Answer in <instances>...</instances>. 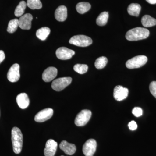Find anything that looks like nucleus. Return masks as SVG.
Returning a JSON list of instances; mask_svg holds the SVG:
<instances>
[{
	"label": "nucleus",
	"instance_id": "obj_9",
	"mask_svg": "<svg viewBox=\"0 0 156 156\" xmlns=\"http://www.w3.org/2000/svg\"><path fill=\"white\" fill-rule=\"evenodd\" d=\"M7 78L12 83H15L19 80L20 78L19 64L15 63L11 66L8 72Z\"/></svg>",
	"mask_w": 156,
	"mask_h": 156
},
{
	"label": "nucleus",
	"instance_id": "obj_3",
	"mask_svg": "<svg viewBox=\"0 0 156 156\" xmlns=\"http://www.w3.org/2000/svg\"><path fill=\"white\" fill-rule=\"evenodd\" d=\"M69 43L78 47H86L92 44V40L91 38L87 36L78 35L71 38Z\"/></svg>",
	"mask_w": 156,
	"mask_h": 156
},
{
	"label": "nucleus",
	"instance_id": "obj_27",
	"mask_svg": "<svg viewBox=\"0 0 156 156\" xmlns=\"http://www.w3.org/2000/svg\"><path fill=\"white\" fill-rule=\"evenodd\" d=\"M73 69L78 73L83 74L87 72L88 66L86 64H77L74 66Z\"/></svg>",
	"mask_w": 156,
	"mask_h": 156
},
{
	"label": "nucleus",
	"instance_id": "obj_32",
	"mask_svg": "<svg viewBox=\"0 0 156 156\" xmlns=\"http://www.w3.org/2000/svg\"><path fill=\"white\" fill-rule=\"evenodd\" d=\"M148 3L152 5H154L156 4V0H146Z\"/></svg>",
	"mask_w": 156,
	"mask_h": 156
},
{
	"label": "nucleus",
	"instance_id": "obj_4",
	"mask_svg": "<svg viewBox=\"0 0 156 156\" xmlns=\"http://www.w3.org/2000/svg\"><path fill=\"white\" fill-rule=\"evenodd\" d=\"M147 58L144 55L135 56L126 62V67L129 69L139 68L142 67L147 63Z\"/></svg>",
	"mask_w": 156,
	"mask_h": 156
},
{
	"label": "nucleus",
	"instance_id": "obj_5",
	"mask_svg": "<svg viewBox=\"0 0 156 156\" xmlns=\"http://www.w3.org/2000/svg\"><path fill=\"white\" fill-rule=\"evenodd\" d=\"M72 81V79L69 77L58 78L52 82L51 87L53 90L59 92L69 85Z\"/></svg>",
	"mask_w": 156,
	"mask_h": 156
},
{
	"label": "nucleus",
	"instance_id": "obj_20",
	"mask_svg": "<svg viewBox=\"0 0 156 156\" xmlns=\"http://www.w3.org/2000/svg\"><path fill=\"white\" fill-rule=\"evenodd\" d=\"M50 33V29L49 27H43L37 31L36 36L38 38L44 41L47 38Z\"/></svg>",
	"mask_w": 156,
	"mask_h": 156
},
{
	"label": "nucleus",
	"instance_id": "obj_14",
	"mask_svg": "<svg viewBox=\"0 0 156 156\" xmlns=\"http://www.w3.org/2000/svg\"><path fill=\"white\" fill-rule=\"evenodd\" d=\"M57 69L54 67H49L44 71L42 79L45 82H50L56 77L57 75Z\"/></svg>",
	"mask_w": 156,
	"mask_h": 156
},
{
	"label": "nucleus",
	"instance_id": "obj_18",
	"mask_svg": "<svg viewBox=\"0 0 156 156\" xmlns=\"http://www.w3.org/2000/svg\"><path fill=\"white\" fill-rule=\"evenodd\" d=\"M141 6L138 4L132 3L128 6V14L132 16L138 17L141 10Z\"/></svg>",
	"mask_w": 156,
	"mask_h": 156
},
{
	"label": "nucleus",
	"instance_id": "obj_29",
	"mask_svg": "<svg viewBox=\"0 0 156 156\" xmlns=\"http://www.w3.org/2000/svg\"><path fill=\"white\" fill-rule=\"evenodd\" d=\"M132 113L135 117H139L142 115L143 110L140 108L135 107L132 110Z\"/></svg>",
	"mask_w": 156,
	"mask_h": 156
},
{
	"label": "nucleus",
	"instance_id": "obj_24",
	"mask_svg": "<svg viewBox=\"0 0 156 156\" xmlns=\"http://www.w3.org/2000/svg\"><path fill=\"white\" fill-rule=\"evenodd\" d=\"M107 63V58L105 56H101L96 59L95 66L97 69H101L105 67Z\"/></svg>",
	"mask_w": 156,
	"mask_h": 156
},
{
	"label": "nucleus",
	"instance_id": "obj_15",
	"mask_svg": "<svg viewBox=\"0 0 156 156\" xmlns=\"http://www.w3.org/2000/svg\"><path fill=\"white\" fill-rule=\"evenodd\" d=\"M59 148L65 153L69 155L74 154L76 151V147L74 144L69 143L66 140L62 141L59 144Z\"/></svg>",
	"mask_w": 156,
	"mask_h": 156
},
{
	"label": "nucleus",
	"instance_id": "obj_8",
	"mask_svg": "<svg viewBox=\"0 0 156 156\" xmlns=\"http://www.w3.org/2000/svg\"><path fill=\"white\" fill-rule=\"evenodd\" d=\"M53 109L45 108L37 114L34 117V120L37 122H43L50 119L53 116Z\"/></svg>",
	"mask_w": 156,
	"mask_h": 156
},
{
	"label": "nucleus",
	"instance_id": "obj_16",
	"mask_svg": "<svg viewBox=\"0 0 156 156\" xmlns=\"http://www.w3.org/2000/svg\"><path fill=\"white\" fill-rule=\"evenodd\" d=\"M67 17V8L66 6H59L55 12V17L57 21L63 22L66 20Z\"/></svg>",
	"mask_w": 156,
	"mask_h": 156
},
{
	"label": "nucleus",
	"instance_id": "obj_19",
	"mask_svg": "<svg viewBox=\"0 0 156 156\" xmlns=\"http://www.w3.org/2000/svg\"><path fill=\"white\" fill-rule=\"evenodd\" d=\"M141 23L144 27H151L156 25V19L150 15H145L141 19Z\"/></svg>",
	"mask_w": 156,
	"mask_h": 156
},
{
	"label": "nucleus",
	"instance_id": "obj_28",
	"mask_svg": "<svg viewBox=\"0 0 156 156\" xmlns=\"http://www.w3.org/2000/svg\"><path fill=\"white\" fill-rule=\"evenodd\" d=\"M149 89L152 95L156 98V81H153L151 83Z\"/></svg>",
	"mask_w": 156,
	"mask_h": 156
},
{
	"label": "nucleus",
	"instance_id": "obj_2",
	"mask_svg": "<svg viewBox=\"0 0 156 156\" xmlns=\"http://www.w3.org/2000/svg\"><path fill=\"white\" fill-rule=\"evenodd\" d=\"M11 140L13 145V151L15 154H19L22 151L23 136L20 129L17 127H14L11 131Z\"/></svg>",
	"mask_w": 156,
	"mask_h": 156
},
{
	"label": "nucleus",
	"instance_id": "obj_21",
	"mask_svg": "<svg viewBox=\"0 0 156 156\" xmlns=\"http://www.w3.org/2000/svg\"><path fill=\"white\" fill-rule=\"evenodd\" d=\"M91 8V5L89 3L85 2L79 3L76 6L77 11L80 14H85L89 11Z\"/></svg>",
	"mask_w": 156,
	"mask_h": 156
},
{
	"label": "nucleus",
	"instance_id": "obj_23",
	"mask_svg": "<svg viewBox=\"0 0 156 156\" xmlns=\"http://www.w3.org/2000/svg\"><path fill=\"white\" fill-rule=\"evenodd\" d=\"M27 3L24 1H21L19 5L16 7L14 11V14L17 17H21L24 14V11L26 8Z\"/></svg>",
	"mask_w": 156,
	"mask_h": 156
},
{
	"label": "nucleus",
	"instance_id": "obj_25",
	"mask_svg": "<svg viewBox=\"0 0 156 156\" xmlns=\"http://www.w3.org/2000/svg\"><path fill=\"white\" fill-rule=\"evenodd\" d=\"M27 7L32 10L40 9L42 8V3L40 0H27Z\"/></svg>",
	"mask_w": 156,
	"mask_h": 156
},
{
	"label": "nucleus",
	"instance_id": "obj_17",
	"mask_svg": "<svg viewBox=\"0 0 156 156\" xmlns=\"http://www.w3.org/2000/svg\"><path fill=\"white\" fill-rule=\"evenodd\" d=\"M16 101L20 108L25 109L28 107L30 104V100L28 95L25 93H21L17 95Z\"/></svg>",
	"mask_w": 156,
	"mask_h": 156
},
{
	"label": "nucleus",
	"instance_id": "obj_22",
	"mask_svg": "<svg viewBox=\"0 0 156 156\" xmlns=\"http://www.w3.org/2000/svg\"><path fill=\"white\" fill-rule=\"evenodd\" d=\"M108 18V12L105 11L99 14V16L96 19V23L98 25L103 26L106 25Z\"/></svg>",
	"mask_w": 156,
	"mask_h": 156
},
{
	"label": "nucleus",
	"instance_id": "obj_26",
	"mask_svg": "<svg viewBox=\"0 0 156 156\" xmlns=\"http://www.w3.org/2000/svg\"><path fill=\"white\" fill-rule=\"evenodd\" d=\"M18 27H19L18 20L17 19L12 20L9 21L8 28H7V31L9 33H13L17 30Z\"/></svg>",
	"mask_w": 156,
	"mask_h": 156
},
{
	"label": "nucleus",
	"instance_id": "obj_33",
	"mask_svg": "<svg viewBox=\"0 0 156 156\" xmlns=\"http://www.w3.org/2000/svg\"></svg>",
	"mask_w": 156,
	"mask_h": 156
},
{
	"label": "nucleus",
	"instance_id": "obj_1",
	"mask_svg": "<svg viewBox=\"0 0 156 156\" xmlns=\"http://www.w3.org/2000/svg\"><path fill=\"white\" fill-rule=\"evenodd\" d=\"M150 34L148 30L137 27L128 30L126 34V38L129 41H137L147 38Z\"/></svg>",
	"mask_w": 156,
	"mask_h": 156
},
{
	"label": "nucleus",
	"instance_id": "obj_7",
	"mask_svg": "<svg viewBox=\"0 0 156 156\" xmlns=\"http://www.w3.org/2000/svg\"><path fill=\"white\" fill-rule=\"evenodd\" d=\"M97 148V142L95 139L87 140L83 145V152L86 156H93Z\"/></svg>",
	"mask_w": 156,
	"mask_h": 156
},
{
	"label": "nucleus",
	"instance_id": "obj_30",
	"mask_svg": "<svg viewBox=\"0 0 156 156\" xmlns=\"http://www.w3.org/2000/svg\"><path fill=\"white\" fill-rule=\"evenodd\" d=\"M128 126L130 130H132V131L136 130L137 128V124L134 121H131L129 123Z\"/></svg>",
	"mask_w": 156,
	"mask_h": 156
},
{
	"label": "nucleus",
	"instance_id": "obj_10",
	"mask_svg": "<svg viewBox=\"0 0 156 156\" xmlns=\"http://www.w3.org/2000/svg\"><path fill=\"white\" fill-rule=\"evenodd\" d=\"M74 51L65 48L61 47L56 50V54L57 58L62 60L70 59L74 55Z\"/></svg>",
	"mask_w": 156,
	"mask_h": 156
},
{
	"label": "nucleus",
	"instance_id": "obj_6",
	"mask_svg": "<svg viewBox=\"0 0 156 156\" xmlns=\"http://www.w3.org/2000/svg\"><path fill=\"white\" fill-rule=\"evenodd\" d=\"M92 116V112L89 110L81 111L76 117L75 124L77 126H83L89 122Z\"/></svg>",
	"mask_w": 156,
	"mask_h": 156
},
{
	"label": "nucleus",
	"instance_id": "obj_31",
	"mask_svg": "<svg viewBox=\"0 0 156 156\" xmlns=\"http://www.w3.org/2000/svg\"><path fill=\"white\" fill-rule=\"evenodd\" d=\"M5 53L2 50H0V63L2 62L3 60L5 59Z\"/></svg>",
	"mask_w": 156,
	"mask_h": 156
},
{
	"label": "nucleus",
	"instance_id": "obj_11",
	"mask_svg": "<svg viewBox=\"0 0 156 156\" xmlns=\"http://www.w3.org/2000/svg\"><path fill=\"white\" fill-rule=\"evenodd\" d=\"M129 90L121 86H117L114 89V97L115 100L121 101L128 97Z\"/></svg>",
	"mask_w": 156,
	"mask_h": 156
},
{
	"label": "nucleus",
	"instance_id": "obj_12",
	"mask_svg": "<svg viewBox=\"0 0 156 156\" xmlns=\"http://www.w3.org/2000/svg\"><path fill=\"white\" fill-rule=\"evenodd\" d=\"M33 20V16L30 14H24L20 17L18 20V25L20 28L23 30L30 29L31 27V21Z\"/></svg>",
	"mask_w": 156,
	"mask_h": 156
},
{
	"label": "nucleus",
	"instance_id": "obj_13",
	"mask_svg": "<svg viewBox=\"0 0 156 156\" xmlns=\"http://www.w3.org/2000/svg\"><path fill=\"white\" fill-rule=\"evenodd\" d=\"M58 144L53 139H49L46 144L44 150L45 156H54L57 150Z\"/></svg>",
	"mask_w": 156,
	"mask_h": 156
}]
</instances>
